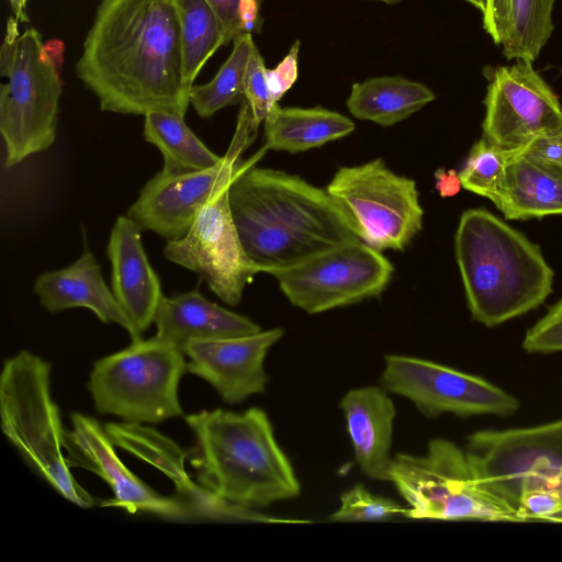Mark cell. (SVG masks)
<instances>
[{"label": "cell", "mask_w": 562, "mask_h": 562, "mask_svg": "<svg viewBox=\"0 0 562 562\" xmlns=\"http://www.w3.org/2000/svg\"><path fill=\"white\" fill-rule=\"evenodd\" d=\"M355 127L349 117L331 110L277 103L265 120V148L296 154L342 138Z\"/></svg>", "instance_id": "24"}, {"label": "cell", "mask_w": 562, "mask_h": 562, "mask_svg": "<svg viewBox=\"0 0 562 562\" xmlns=\"http://www.w3.org/2000/svg\"><path fill=\"white\" fill-rule=\"evenodd\" d=\"M544 522H561L562 524V512H559L550 517H548Z\"/></svg>", "instance_id": "42"}, {"label": "cell", "mask_w": 562, "mask_h": 562, "mask_svg": "<svg viewBox=\"0 0 562 562\" xmlns=\"http://www.w3.org/2000/svg\"><path fill=\"white\" fill-rule=\"evenodd\" d=\"M216 12L225 34V45L244 33L260 27L261 0H206Z\"/></svg>", "instance_id": "32"}, {"label": "cell", "mask_w": 562, "mask_h": 562, "mask_svg": "<svg viewBox=\"0 0 562 562\" xmlns=\"http://www.w3.org/2000/svg\"><path fill=\"white\" fill-rule=\"evenodd\" d=\"M518 509L528 521H544L562 512V496L553 488L531 487L521 492Z\"/></svg>", "instance_id": "35"}, {"label": "cell", "mask_w": 562, "mask_h": 562, "mask_svg": "<svg viewBox=\"0 0 562 562\" xmlns=\"http://www.w3.org/2000/svg\"><path fill=\"white\" fill-rule=\"evenodd\" d=\"M456 258L472 318L498 326L544 303L554 272L539 245L485 209L462 213Z\"/></svg>", "instance_id": "4"}, {"label": "cell", "mask_w": 562, "mask_h": 562, "mask_svg": "<svg viewBox=\"0 0 562 562\" xmlns=\"http://www.w3.org/2000/svg\"><path fill=\"white\" fill-rule=\"evenodd\" d=\"M380 383L428 417L508 416L519 408L514 395L481 376L411 356L386 355Z\"/></svg>", "instance_id": "13"}, {"label": "cell", "mask_w": 562, "mask_h": 562, "mask_svg": "<svg viewBox=\"0 0 562 562\" xmlns=\"http://www.w3.org/2000/svg\"><path fill=\"white\" fill-rule=\"evenodd\" d=\"M164 255L195 272L232 306L239 304L245 286L260 272L241 244L229 209L228 189L204 206L183 237L167 241Z\"/></svg>", "instance_id": "14"}, {"label": "cell", "mask_w": 562, "mask_h": 562, "mask_svg": "<svg viewBox=\"0 0 562 562\" xmlns=\"http://www.w3.org/2000/svg\"><path fill=\"white\" fill-rule=\"evenodd\" d=\"M184 420L194 439L187 458L198 484L220 499L259 510L301 493L294 469L261 408L203 409Z\"/></svg>", "instance_id": "3"}, {"label": "cell", "mask_w": 562, "mask_h": 562, "mask_svg": "<svg viewBox=\"0 0 562 562\" xmlns=\"http://www.w3.org/2000/svg\"><path fill=\"white\" fill-rule=\"evenodd\" d=\"M484 105L482 137L506 151L562 127L559 97L527 60L491 71Z\"/></svg>", "instance_id": "15"}, {"label": "cell", "mask_w": 562, "mask_h": 562, "mask_svg": "<svg viewBox=\"0 0 562 562\" xmlns=\"http://www.w3.org/2000/svg\"><path fill=\"white\" fill-rule=\"evenodd\" d=\"M406 507L370 492L362 484H356L340 496V507L334 512L330 521H381L404 515Z\"/></svg>", "instance_id": "31"}, {"label": "cell", "mask_w": 562, "mask_h": 562, "mask_svg": "<svg viewBox=\"0 0 562 562\" xmlns=\"http://www.w3.org/2000/svg\"><path fill=\"white\" fill-rule=\"evenodd\" d=\"M300 42L296 41L288 55L273 69H267V81L271 101L277 104L297 78V57Z\"/></svg>", "instance_id": "36"}, {"label": "cell", "mask_w": 562, "mask_h": 562, "mask_svg": "<svg viewBox=\"0 0 562 562\" xmlns=\"http://www.w3.org/2000/svg\"><path fill=\"white\" fill-rule=\"evenodd\" d=\"M467 2L474 5L477 10L482 12V14L485 12L487 8V0H465Z\"/></svg>", "instance_id": "41"}, {"label": "cell", "mask_w": 562, "mask_h": 562, "mask_svg": "<svg viewBox=\"0 0 562 562\" xmlns=\"http://www.w3.org/2000/svg\"><path fill=\"white\" fill-rule=\"evenodd\" d=\"M71 429L65 431V449L69 467L94 472L111 487L114 498L102 506L123 508L131 514L148 513L167 519L193 517L178 498L166 497L132 473L117 457L115 443L97 419L71 413Z\"/></svg>", "instance_id": "16"}, {"label": "cell", "mask_w": 562, "mask_h": 562, "mask_svg": "<svg viewBox=\"0 0 562 562\" xmlns=\"http://www.w3.org/2000/svg\"><path fill=\"white\" fill-rule=\"evenodd\" d=\"M104 428L115 446L148 462L172 480L178 499L190 509L193 517L255 522L266 520V515L259 510L228 504L193 483L184 470L187 453L157 430L124 422L108 423Z\"/></svg>", "instance_id": "18"}, {"label": "cell", "mask_w": 562, "mask_h": 562, "mask_svg": "<svg viewBox=\"0 0 562 562\" xmlns=\"http://www.w3.org/2000/svg\"><path fill=\"white\" fill-rule=\"evenodd\" d=\"M555 0H507L505 35L499 45L512 60L533 63L553 32Z\"/></svg>", "instance_id": "28"}, {"label": "cell", "mask_w": 562, "mask_h": 562, "mask_svg": "<svg viewBox=\"0 0 562 562\" xmlns=\"http://www.w3.org/2000/svg\"><path fill=\"white\" fill-rule=\"evenodd\" d=\"M506 160V150L481 137L458 172L462 188L495 204L504 186Z\"/></svg>", "instance_id": "30"}, {"label": "cell", "mask_w": 562, "mask_h": 562, "mask_svg": "<svg viewBox=\"0 0 562 562\" xmlns=\"http://www.w3.org/2000/svg\"><path fill=\"white\" fill-rule=\"evenodd\" d=\"M228 203L260 272L272 274L361 240L327 190L284 171L249 166L229 186Z\"/></svg>", "instance_id": "2"}, {"label": "cell", "mask_w": 562, "mask_h": 562, "mask_svg": "<svg viewBox=\"0 0 562 562\" xmlns=\"http://www.w3.org/2000/svg\"><path fill=\"white\" fill-rule=\"evenodd\" d=\"M154 324L157 335L181 350L192 341L240 337L261 330L258 324L209 301L199 291L164 296Z\"/></svg>", "instance_id": "22"}, {"label": "cell", "mask_w": 562, "mask_h": 562, "mask_svg": "<svg viewBox=\"0 0 562 562\" xmlns=\"http://www.w3.org/2000/svg\"><path fill=\"white\" fill-rule=\"evenodd\" d=\"M184 357L156 334L97 360L87 384L95 411L130 424H158L182 415L178 389L187 371Z\"/></svg>", "instance_id": "8"}, {"label": "cell", "mask_w": 562, "mask_h": 562, "mask_svg": "<svg viewBox=\"0 0 562 562\" xmlns=\"http://www.w3.org/2000/svg\"><path fill=\"white\" fill-rule=\"evenodd\" d=\"M283 334L277 327L240 337L189 342L182 348L189 359L187 371L211 384L225 403L240 404L265 393L269 381L265 359Z\"/></svg>", "instance_id": "17"}, {"label": "cell", "mask_w": 562, "mask_h": 562, "mask_svg": "<svg viewBox=\"0 0 562 562\" xmlns=\"http://www.w3.org/2000/svg\"><path fill=\"white\" fill-rule=\"evenodd\" d=\"M326 190L358 237L380 251L403 250L422 229L415 181L394 173L381 158L339 168Z\"/></svg>", "instance_id": "9"}, {"label": "cell", "mask_w": 562, "mask_h": 562, "mask_svg": "<svg viewBox=\"0 0 562 562\" xmlns=\"http://www.w3.org/2000/svg\"><path fill=\"white\" fill-rule=\"evenodd\" d=\"M393 270L380 250L357 240L272 276L292 305L316 314L379 296Z\"/></svg>", "instance_id": "11"}, {"label": "cell", "mask_w": 562, "mask_h": 562, "mask_svg": "<svg viewBox=\"0 0 562 562\" xmlns=\"http://www.w3.org/2000/svg\"><path fill=\"white\" fill-rule=\"evenodd\" d=\"M48 361L21 350L7 358L0 374L1 429L26 463L59 495L81 508L94 505L75 480L65 449V431L50 391Z\"/></svg>", "instance_id": "5"}, {"label": "cell", "mask_w": 562, "mask_h": 562, "mask_svg": "<svg viewBox=\"0 0 562 562\" xmlns=\"http://www.w3.org/2000/svg\"><path fill=\"white\" fill-rule=\"evenodd\" d=\"M18 20L9 18L0 49V132L5 166L11 168L31 155L49 148L57 133L63 92L58 65L33 27L19 33Z\"/></svg>", "instance_id": "6"}, {"label": "cell", "mask_w": 562, "mask_h": 562, "mask_svg": "<svg viewBox=\"0 0 562 562\" xmlns=\"http://www.w3.org/2000/svg\"><path fill=\"white\" fill-rule=\"evenodd\" d=\"M391 482L411 519L527 522L484 483L467 448L434 438L423 454L396 453Z\"/></svg>", "instance_id": "7"}, {"label": "cell", "mask_w": 562, "mask_h": 562, "mask_svg": "<svg viewBox=\"0 0 562 562\" xmlns=\"http://www.w3.org/2000/svg\"><path fill=\"white\" fill-rule=\"evenodd\" d=\"M142 228L127 215L116 218L106 255L111 263L112 292L143 334L155 321L165 296L142 241Z\"/></svg>", "instance_id": "19"}, {"label": "cell", "mask_w": 562, "mask_h": 562, "mask_svg": "<svg viewBox=\"0 0 562 562\" xmlns=\"http://www.w3.org/2000/svg\"><path fill=\"white\" fill-rule=\"evenodd\" d=\"M375 1H381V2H384L387 4H395V3L401 2L402 0H375Z\"/></svg>", "instance_id": "43"}, {"label": "cell", "mask_w": 562, "mask_h": 562, "mask_svg": "<svg viewBox=\"0 0 562 562\" xmlns=\"http://www.w3.org/2000/svg\"><path fill=\"white\" fill-rule=\"evenodd\" d=\"M144 117V137L160 150L164 157L162 171H200L222 160L223 156L213 153L190 130L184 116L167 111H153Z\"/></svg>", "instance_id": "26"}, {"label": "cell", "mask_w": 562, "mask_h": 562, "mask_svg": "<svg viewBox=\"0 0 562 562\" xmlns=\"http://www.w3.org/2000/svg\"><path fill=\"white\" fill-rule=\"evenodd\" d=\"M254 135L249 123L238 120L229 149L217 165L184 173L160 170L145 183L126 215L142 231H150L167 241L183 237L204 206L254 165V158L240 159Z\"/></svg>", "instance_id": "10"}, {"label": "cell", "mask_w": 562, "mask_h": 562, "mask_svg": "<svg viewBox=\"0 0 562 562\" xmlns=\"http://www.w3.org/2000/svg\"><path fill=\"white\" fill-rule=\"evenodd\" d=\"M425 85L403 77H375L353 83L347 99L349 112L359 120L394 125L434 101Z\"/></svg>", "instance_id": "25"}, {"label": "cell", "mask_w": 562, "mask_h": 562, "mask_svg": "<svg viewBox=\"0 0 562 562\" xmlns=\"http://www.w3.org/2000/svg\"><path fill=\"white\" fill-rule=\"evenodd\" d=\"M483 27L496 45H501L507 22V0H487V8L482 14Z\"/></svg>", "instance_id": "38"}, {"label": "cell", "mask_w": 562, "mask_h": 562, "mask_svg": "<svg viewBox=\"0 0 562 562\" xmlns=\"http://www.w3.org/2000/svg\"><path fill=\"white\" fill-rule=\"evenodd\" d=\"M494 205L506 220L562 215V171L507 151L504 186Z\"/></svg>", "instance_id": "23"}, {"label": "cell", "mask_w": 562, "mask_h": 562, "mask_svg": "<svg viewBox=\"0 0 562 562\" xmlns=\"http://www.w3.org/2000/svg\"><path fill=\"white\" fill-rule=\"evenodd\" d=\"M435 188L441 198H450L459 193L462 188L459 173L454 169L439 168L435 171Z\"/></svg>", "instance_id": "39"}, {"label": "cell", "mask_w": 562, "mask_h": 562, "mask_svg": "<svg viewBox=\"0 0 562 562\" xmlns=\"http://www.w3.org/2000/svg\"><path fill=\"white\" fill-rule=\"evenodd\" d=\"M76 74L102 111L184 116L190 89L172 0H100Z\"/></svg>", "instance_id": "1"}, {"label": "cell", "mask_w": 562, "mask_h": 562, "mask_svg": "<svg viewBox=\"0 0 562 562\" xmlns=\"http://www.w3.org/2000/svg\"><path fill=\"white\" fill-rule=\"evenodd\" d=\"M522 348L529 353L562 351V297L527 330Z\"/></svg>", "instance_id": "34"}, {"label": "cell", "mask_w": 562, "mask_h": 562, "mask_svg": "<svg viewBox=\"0 0 562 562\" xmlns=\"http://www.w3.org/2000/svg\"><path fill=\"white\" fill-rule=\"evenodd\" d=\"M34 292L49 313L85 307L102 323L123 327L132 341L142 339L143 334L116 301L102 277L100 265L89 250L65 268L40 274L34 282Z\"/></svg>", "instance_id": "20"}, {"label": "cell", "mask_w": 562, "mask_h": 562, "mask_svg": "<svg viewBox=\"0 0 562 562\" xmlns=\"http://www.w3.org/2000/svg\"><path fill=\"white\" fill-rule=\"evenodd\" d=\"M559 135H560V138H561V140H562V127H561V128H560V131H559Z\"/></svg>", "instance_id": "45"}, {"label": "cell", "mask_w": 562, "mask_h": 562, "mask_svg": "<svg viewBox=\"0 0 562 562\" xmlns=\"http://www.w3.org/2000/svg\"><path fill=\"white\" fill-rule=\"evenodd\" d=\"M245 100L250 106L252 125L257 130L274 104L268 88L267 68L256 45L252 47L245 75Z\"/></svg>", "instance_id": "33"}, {"label": "cell", "mask_w": 562, "mask_h": 562, "mask_svg": "<svg viewBox=\"0 0 562 562\" xmlns=\"http://www.w3.org/2000/svg\"><path fill=\"white\" fill-rule=\"evenodd\" d=\"M254 46L252 34L238 35L233 41L229 57L215 77L206 83L192 86L190 104L200 117H211L220 110L245 100V75Z\"/></svg>", "instance_id": "29"}, {"label": "cell", "mask_w": 562, "mask_h": 562, "mask_svg": "<svg viewBox=\"0 0 562 562\" xmlns=\"http://www.w3.org/2000/svg\"><path fill=\"white\" fill-rule=\"evenodd\" d=\"M21 3L24 8H26L27 0H21Z\"/></svg>", "instance_id": "44"}, {"label": "cell", "mask_w": 562, "mask_h": 562, "mask_svg": "<svg viewBox=\"0 0 562 562\" xmlns=\"http://www.w3.org/2000/svg\"><path fill=\"white\" fill-rule=\"evenodd\" d=\"M559 131L536 136L517 153L544 166L562 171V140Z\"/></svg>", "instance_id": "37"}, {"label": "cell", "mask_w": 562, "mask_h": 562, "mask_svg": "<svg viewBox=\"0 0 562 562\" xmlns=\"http://www.w3.org/2000/svg\"><path fill=\"white\" fill-rule=\"evenodd\" d=\"M179 20L182 72L186 86L193 82L206 61L223 45V25L206 0H172Z\"/></svg>", "instance_id": "27"}, {"label": "cell", "mask_w": 562, "mask_h": 562, "mask_svg": "<svg viewBox=\"0 0 562 562\" xmlns=\"http://www.w3.org/2000/svg\"><path fill=\"white\" fill-rule=\"evenodd\" d=\"M465 448L485 485L519 510L522 491L547 487L562 472V419L525 428L480 430L468 437Z\"/></svg>", "instance_id": "12"}, {"label": "cell", "mask_w": 562, "mask_h": 562, "mask_svg": "<svg viewBox=\"0 0 562 562\" xmlns=\"http://www.w3.org/2000/svg\"><path fill=\"white\" fill-rule=\"evenodd\" d=\"M339 407L346 420L355 461L368 477L389 482L395 406L382 386L349 390Z\"/></svg>", "instance_id": "21"}, {"label": "cell", "mask_w": 562, "mask_h": 562, "mask_svg": "<svg viewBox=\"0 0 562 562\" xmlns=\"http://www.w3.org/2000/svg\"><path fill=\"white\" fill-rule=\"evenodd\" d=\"M547 487L555 490L562 496V472L559 475H557L555 477H553L549 482Z\"/></svg>", "instance_id": "40"}]
</instances>
